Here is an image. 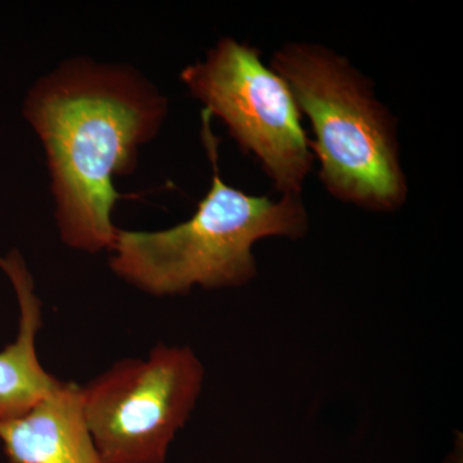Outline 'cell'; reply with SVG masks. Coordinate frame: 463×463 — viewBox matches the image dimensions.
Returning a JSON list of instances; mask_svg holds the SVG:
<instances>
[{"label": "cell", "instance_id": "cell-4", "mask_svg": "<svg viewBox=\"0 0 463 463\" xmlns=\"http://www.w3.org/2000/svg\"><path fill=\"white\" fill-rule=\"evenodd\" d=\"M182 83L207 114L221 118L243 154L254 157L281 196H303L315 156L288 84L260 51L224 36L205 60L182 70Z\"/></svg>", "mask_w": 463, "mask_h": 463}, {"label": "cell", "instance_id": "cell-1", "mask_svg": "<svg viewBox=\"0 0 463 463\" xmlns=\"http://www.w3.org/2000/svg\"><path fill=\"white\" fill-rule=\"evenodd\" d=\"M166 114V97L124 63L72 57L36 80L24 115L44 147L67 246L111 251V215L121 197L114 179L136 169L139 147L157 136Z\"/></svg>", "mask_w": 463, "mask_h": 463}, {"label": "cell", "instance_id": "cell-7", "mask_svg": "<svg viewBox=\"0 0 463 463\" xmlns=\"http://www.w3.org/2000/svg\"><path fill=\"white\" fill-rule=\"evenodd\" d=\"M0 267L14 283L21 310L17 340L0 353V419H11L48 397L62 381L48 373L36 354L41 301L33 292L25 261L17 251H12L7 258H0Z\"/></svg>", "mask_w": 463, "mask_h": 463}, {"label": "cell", "instance_id": "cell-6", "mask_svg": "<svg viewBox=\"0 0 463 463\" xmlns=\"http://www.w3.org/2000/svg\"><path fill=\"white\" fill-rule=\"evenodd\" d=\"M0 440L9 463H100L75 383H62L25 413L0 419Z\"/></svg>", "mask_w": 463, "mask_h": 463}, {"label": "cell", "instance_id": "cell-5", "mask_svg": "<svg viewBox=\"0 0 463 463\" xmlns=\"http://www.w3.org/2000/svg\"><path fill=\"white\" fill-rule=\"evenodd\" d=\"M203 381V364L190 347L157 345L146 361L124 359L80 388L100 463L165 462Z\"/></svg>", "mask_w": 463, "mask_h": 463}, {"label": "cell", "instance_id": "cell-2", "mask_svg": "<svg viewBox=\"0 0 463 463\" xmlns=\"http://www.w3.org/2000/svg\"><path fill=\"white\" fill-rule=\"evenodd\" d=\"M203 111V139L213 166L209 191L188 221L165 231L118 230L109 267L155 297L185 295L192 288H239L255 279L252 248L268 237L303 239L309 214L303 196L279 201L227 184L219 172L218 141Z\"/></svg>", "mask_w": 463, "mask_h": 463}, {"label": "cell", "instance_id": "cell-3", "mask_svg": "<svg viewBox=\"0 0 463 463\" xmlns=\"http://www.w3.org/2000/svg\"><path fill=\"white\" fill-rule=\"evenodd\" d=\"M270 67L285 79L315 134L318 178L340 203L395 213L410 194L401 161L397 118L377 99L373 81L331 48L286 43Z\"/></svg>", "mask_w": 463, "mask_h": 463}]
</instances>
